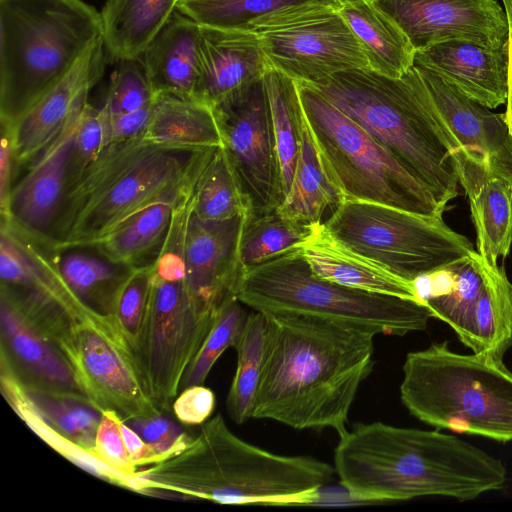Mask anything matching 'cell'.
Instances as JSON below:
<instances>
[{
  "instance_id": "obj_22",
  "label": "cell",
  "mask_w": 512,
  "mask_h": 512,
  "mask_svg": "<svg viewBox=\"0 0 512 512\" xmlns=\"http://www.w3.org/2000/svg\"><path fill=\"white\" fill-rule=\"evenodd\" d=\"M103 38L94 43L71 71L11 127L16 169L24 167L64 128L73 112L88 102L106 67Z\"/></svg>"
},
{
  "instance_id": "obj_28",
  "label": "cell",
  "mask_w": 512,
  "mask_h": 512,
  "mask_svg": "<svg viewBox=\"0 0 512 512\" xmlns=\"http://www.w3.org/2000/svg\"><path fill=\"white\" fill-rule=\"evenodd\" d=\"M300 249L312 273L322 279L353 289L420 301L413 283L345 248L326 231L323 223L314 227Z\"/></svg>"
},
{
  "instance_id": "obj_39",
  "label": "cell",
  "mask_w": 512,
  "mask_h": 512,
  "mask_svg": "<svg viewBox=\"0 0 512 512\" xmlns=\"http://www.w3.org/2000/svg\"><path fill=\"white\" fill-rule=\"evenodd\" d=\"M244 306L238 298H234L220 310L212 330L184 373L180 391L190 386L204 385L222 353L227 348L237 346L249 315Z\"/></svg>"
},
{
  "instance_id": "obj_3",
  "label": "cell",
  "mask_w": 512,
  "mask_h": 512,
  "mask_svg": "<svg viewBox=\"0 0 512 512\" xmlns=\"http://www.w3.org/2000/svg\"><path fill=\"white\" fill-rule=\"evenodd\" d=\"M141 494L205 499L228 505H298L303 494L328 486L334 466L307 456H285L236 436L221 414L173 456L138 469Z\"/></svg>"
},
{
  "instance_id": "obj_43",
  "label": "cell",
  "mask_w": 512,
  "mask_h": 512,
  "mask_svg": "<svg viewBox=\"0 0 512 512\" xmlns=\"http://www.w3.org/2000/svg\"><path fill=\"white\" fill-rule=\"evenodd\" d=\"M125 422L150 447L155 456V463L178 453L192 439L187 431L163 416V413L132 418Z\"/></svg>"
},
{
  "instance_id": "obj_4",
  "label": "cell",
  "mask_w": 512,
  "mask_h": 512,
  "mask_svg": "<svg viewBox=\"0 0 512 512\" xmlns=\"http://www.w3.org/2000/svg\"><path fill=\"white\" fill-rule=\"evenodd\" d=\"M215 149L160 146L140 138L107 145L67 191L48 244L89 245L144 207L190 192Z\"/></svg>"
},
{
  "instance_id": "obj_21",
  "label": "cell",
  "mask_w": 512,
  "mask_h": 512,
  "mask_svg": "<svg viewBox=\"0 0 512 512\" xmlns=\"http://www.w3.org/2000/svg\"><path fill=\"white\" fill-rule=\"evenodd\" d=\"M452 156L469 201L477 253L487 264L497 266L512 245V174L476 153L455 150Z\"/></svg>"
},
{
  "instance_id": "obj_37",
  "label": "cell",
  "mask_w": 512,
  "mask_h": 512,
  "mask_svg": "<svg viewBox=\"0 0 512 512\" xmlns=\"http://www.w3.org/2000/svg\"><path fill=\"white\" fill-rule=\"evenodd\" d=\"M191 212L202 220L225 221L245 215L246 207L222 147L215 149L190 195Z\"/></svg>"
},
{
  "instance_id": "obj_33",
  "label": "cell",
  "mask_w": 512,
  "mask_h": 512,
  "mask_svg": "<svg viewBox=\"0 0 512 512\" xmlns=\"http://www.w3.org/2000/svg\"><path fill=\"white\" fill-rule=\"evenodd\" d=\"M140 139L160 146L204 150L222 147L210 106L172 95H157Z\"/></svg>"
},
{
  "instance_id": "obj_46",
  "label": "cell",
  "mask_w": 512,
  "mask_h": 512,
  "mask_svg": "<svg viewBox=\"0 0 512 512\" xmlns=\"http://www.w3.org/2000/svg\"><path fill=\"white\" fill-rule=\"evenodd\" d=\"M152 106L153 104L137 111L116 115H106L101 110L107 145L140 138L149 123Z\"/></svg>"
},
{
  "instance_id": "obj_41",
  "label": "cell",
  "mask_w": 512,
  "mask_h": 512,
  "mask_svg": "<svg viewBox=\"0 0 512 512\" xmlns=\"http://www.w3.org/2000/svg\"><path fill=\"white\" fill-rule=\"evenodd\" d=\"M151 272L152 262L138 266L123 288L116 305L114 320L133 352L148 310Z\"/></svg>"
},
{
  "instance_id": "obj_5",
  "label": "cell",
  "mask_w": 512,
  "mask_h": 512,
  "mask_svg": "<svg viewBox=\"0 0 512 512\" xmlns=\"http://www.w3.org/2000/svg\"><path fill=\"white\" fill-rule=\"evenodd\" d=\"M102 38L83 0H0V123L23 117Z\"/></svg>"
},
{
  "instance_id": "obj_9",
  "label": "cell",
  "mask_w": 512,
  "mask_h": 512,
  "mask_svg": "<svg viewBox=\"0 0 512 512\" xmlns=\"http://www.w3.org/2000/svg\"><path fill=\"white\" fill-rule=\"evenodd\" d=\"M191 205L177 206L165 240L152 262L146 318L134 354L154 406L166 413L216 320L203 318L189 293L185 236Z\"/></svg>"
},
{
  "instance_id": "obj_29",
  "label": "cell",
  "mask_w": 512,
  "mask_h": 512,
  "mask_svg": "<svg viewBox=\"0 0 512 512\" xmlns=\"http://www.w3.org/2000/svg\"><path fill=\"white\" fill-rule=\"evenodd\" d=\"M51 254L76 298L94 313L114 317L119 296L138 266L112 260L92 246H51Z\"/></svg>"
},
{
  "instance_id": "obj_13",
  "label": "cell",
  "mask_w": 512,
  "mask_h": 512,
  "mask_svg": "<svg viewBox=\"0 0 512 512\" xmlns=\"http://www.w3.org/2000/svg\"><path fill=\"white\" fill-rule=\"evenodd\" d=\"M433 318L448 324L474 353L504 357L512 348V283L503 264L470 258L414 282Z\"/></svg>"
},
{
  "instance_id": "obj_48",
  "label": "cell",
  "mask_w": 512,
  "mask_h": 512,
  "mask_svg": "<svg viewBox=\"0 0 512 512\" xmlns=\"http://www.w3.org/2000/svg\"><path fill=\"white\" fill-rule=\"evenodd\" d=\"M121 432L124 443L134 465L139 469L142 466L155 464V456L150 447L125 421L121 420Z\"/></svg>"
},
{
  "instance_id": "obj_35",
  "label": "cell",
  "mask_w": 512,
  "mask_h": 512,
  "mask_svg": "<svg viewBox=\"0 0 512 512\" xmlns=\"http://www.w3.org/2000/svg\"><path fill=\"white\" fill-rule=\"evenodd\" d=\"M280 165L284 199L290 189L299 158L305 117L298 85L269 67L263 76Z\"/></svg>"
},
{
  "instance_id": "obj_32",
  "label": "cell",
  "mask_w": 512,
  "mask_h": 512,
  "mask_svg": "<svg viewBox=\"0 0 512 512\" xmlns=\"http://www.w3.org/2000/svg\"><path fill=\"white\" fill-rule=\"evenodd\" d=\"M191 191L144 207L95 242L84 246H92L118 262L135 266L150 264L165 240L177 206Z\"/></svg>"
},
{
  "instance_id": "obj_12",
  "label": "cell",
  "mask_w": 512,
  "mask_h": 512,
  "mask_svg": "<svg viewBox=\"0 0 512 512\" xmlns=\"http://www.w3.org/2000/svg\"><path fill=\"white\" fill-rule=\"evenodd\" d=\"M47 341L72 370L90 404L123 421L161 413L153 404L134 352L114 317L84 305L70 308L50 328Z\"/></svg>"
},
{
  "instance_id": "obj_18",
  "label": "cell",
  "mask_w": 512,
  "mask_h": 512,
  "mask_svg": "<svg viewBox=\"0 0 512 512\" xmlns=\"http://www.w3.org/2000/svg\"><path fill=\"white\" fill-rule=\"evenodd\" d=\"M415 86L438 132L451 152L482 155L512 173V139L504 114L470 99L432 72L411 68Z\"/></svg>"
},
{
  "instance_id": "obj_44",
  "label": "cell",
  "mask_w": 512,
  "mask_h": 512,
  "mask_svg": "<svg viewBox=\"0 0 512 512\" xmlns=\"http://www.w3.org/2000/svg\"><path fill=\"white\" fill-rule=\"evenodd\" d=\"M121 418L112 410L102 412L97 430L95 452L99 460L111 469L129 477L137 475L121 432Z\"/></svg>"
},
{
  "instance_id": "obj_24",
  "label": "cell",
  "mask_w": 512,
  "mask_h": 512,
  "mask_svg": "<svg viewBox=\"0 0 512 512\" xmlns=\"http://www.w3.org/2000/svg\"><path fill=\"white\" fill-rule=\"evenodd\" d=\"M1 367L32 391L90 404L69 365L46 339L0 299ZM91 405V404H90Z\"/></svg>"
},
{
  "instance_id": "obj_10",
  "label": "cell",
  "mask_w": 512,
  "mask_h": 512,
  "mask_svg": "<svg viewBox=\"0 0 512 512\" xmlns=\"http://www.w3.org/2000/svg\"><path fill=\"white\" fill-rule=\"evenodd\" d=\"M304 117L322 162L344 199L424 216L443 209L385 147L314 88L297 84Z\"/></svg>"
},
{
  "instance_id": "obj_25",
  "label": "cell",
  "mask_w": 512,
  "mask_h": 512,
  "mask_svg": "<svg viewBox=\"0 0 512 512\" xmlns=\"http://www.w3.org/2000/svg\"><path fill=\"white\" fill-rule=\"evenodd\" d=\"M269 67L255 31L200 25L199 102L212 107L262 79Z\"/></svg>"
},
{
  "instance_id": "obj_50",
  "label": "cell",
  "mask_w": 512,
  "mask_h": 512,
  "mask_svg": "<svg viewBox=\"0 0 512 512\" xmlns=\"http://www.w3.org/2000/svg\"><path fill=\"white\" fill-rule=\"evenodd\" d=\"M508 24L512 25V0H502Z\"/></svg>"
},
{
  "instance_id": "obj_7",
  "label": "cell",
  "mask_w": 512,
  "mask_h": 512,
  "mask_svg": "<svg viewBox=\"0 0 512 512\" xmlns=\"http://www.w3.org/2000/svg\"><path fill=\"white\" fill-rule=\"evenodd\" d=\"M400 398L413 417L437 430L512 441V371L502 358L459 354L447 341L409 352Z\"/></svg>"
},
{
  "instance_id": "obj_14",
  "label": "cell",
  "mask_w": 512,
  "mask_h": 512,
  "mask_svg": "<svg viewBox=\"0 0 512 512\" xmlns=\"http://www.w3.org/2000/svg\"><path fill=\"white\" fill-rule=\"evenodd\" d=\"M211 108L246 207L245 219L277 210L284 193L263 78Z\"/></svg>"
},
{
  "instance_id": "obj_34",
  "label": "cell",
  "mask_w": 512,
  "mask_h": 512,
  "mask_svg": "<svg viewBox=\"0 0 512 512\" xmlns=\"http://www.w3.org/2000/svg\"><path fill=\"white\" fill-rule=\"evenodd\" d=\"M344 200L322 162L305 120L301 150L290 189L277 212L288 220L314 227L327 209Z\"/></svg>"
},
{
  "instance_id": "obj_49",
  "label": "cell",
  "mask_w": 512,
  "mask_h": 512,
  "mask_svg": "<svg viewBox=\"0 0 512 512\" xmlns=\"http://www.w3.org/2000/svg\"><path fill=\"white\" fill-rule=\"evenodd\" d=\"M508 56V89L506 98V112L504 113V116L510 137L512 139V25H509Z\"/></svg>"
},
{
  "instance_id": "obj_23",
  "label": "cell",
  "mask_w": 512,
  "mask_h": 512,
  "mask_svg": "<svg viewBox=\"0 0 512 512\" xmlns=\"http://www.w3.org/2000/svg\"><path fill=\"white\" fill-rule=\"evenodd\" d=\"M414 65L489 109L506 103L508 44L489 48L466 40L445 41L417 50Z\"/></svg>"
},
{
  "instance_id": "obj_8",
  "label": "cell",
  "mask_w": 512,
  "mask_h": 512,
  "mask_svg": "<svg viewBox=\"0 0 512 512\" xmlns=\"http://www.w3.org/2000/svg\"><path fill=\"white\" fill-rule=\"evenodd\" d=\"M238 299L253 311L320 317L375 335L422 331L433 318L421 301L353 289L316 276L300 247L245 269Z\"/></svg>"
},
{
  "instance_id": "obj_31",
  "label": "cell",
  "mask_w": 512,
  "mask_h": 512,
  "mask_svg": "<svg viewBox=\"0 0 512 512\" xmlns=\"http://www.w3.org/2000/svg\"><path fill=\"white\" fill-rule=\"evenodd\" d=\"M179 0H106L100 12L106 52L137 60L176 10Z\"/></svg>"
},
{
  "instance_id": "obj_17",
  "label": "cell",
  "mask_w": 512,
  "mask_h": 512,
  "mask_svg": "<svg viewBox=\"0 0 512 512\" xmlns=\"http://www.w3.org/2000/svg\"><path fill=\"white\" fill-rule=\"evenodd\" d=\"M414 48L466 40L489 48L508 44L509 24L496 0H372Z\"/></svg>"
},
{
  "instance_id": "obj_36",
  "label": "cell",
  "mask_w": 512,
  "mask_h": 512,
  "mask_svg": "<svg viewBox=\"0 0 512 512\" xmlns=\"http://www.w3.org/2000/svg\"><path fill=\"white\" fill-rule=\"evenodd\" d=\"M267 334L264 313H249L241 338L235 347L236 371L228 391L226 408L236 424L252 418L255 398L261 378Z\"/></svg>"
},
{
  "instance_id": "obj_45",
  "label": "cell",
  "mask_w": 512,
  "mask_h": 512,
  "mask_svg": "<svg viewBox=\"0 0 512 512\" xmlns=\"http://www.w3.org/2000/svg\"><path fill=\"white\" fill-rule=\"evenodd\" d=\"M215 395L204 385H194L181 390L172 404L177 420L184 425H202L215 408Z\"/></svg>"
},
{
  "instance_id": "obj_20",
  "label": "cell",
  "mask_w": 512,
  "mask_h": 512,
  "mask_svg": "<svg viewBox=\"0 0 512 512\" xmlns=\"http://www.w3.org/2000/svg\"><path fill=\"white\" fill-rule=\"evenodd\" d=\"M86 103L73 112L61 132L24 166V175L12 187L7 213L1 217L45 243L67 192L70 152Z\"/></svg>"
},
{
  "instance_id": "obj_42",
  "label": "cell",
  "mask_w": 512,
  "mask_h": 512,
  "mask_svg": "<svg viewBox=\"0 0 512 512\" xmlns=\"http://www.w3.org/2000/svg\"><path fill=\"white\" fill-rule=\"evenodd\" d=\"M106 146L105 121L101 109L87 102L81 113L70 152L67 191Z\"/></svg>"
},
{
  "instance_id": "obj_30",
  "label": "cell",
  "mask_w": 512,
  "mask_h": 512,
  "mask_svg": "<svg viewBox=\"0 0 512 512\" xmlns=\"http://www.w3.org/2000/svg\"><path fill=\"white\" fill-rule=\"evenodd\" d=\"M338 12L366 57L368 68L400 78L413 66L416 49L402 29L372 0H339Z\"/></svg>"
},
{
  "instance_id": "obj_47",
  "label": "cell",
  "mask_w": 512,
  "mask_h": 512,
  "mask_svg": "<svg viewBox=\"0 0 512 512\" xmlns=\"http://www.w3.org/2000/svg\"><path fill=\"white\" fill-rule=\"evenodd\" d=\"M16 175V162L13 150L11 127L1 123L0 144V212L7 213L9 198Z\"/></svg>"
},
{
  "instance_id": "obj_38",
  "label": "cell",
  "mask_w": 512,
  "mask_h": 512,
  "mask_svg": "<svg viewBox=\"0 0 512 512\" xmlns=\"http://www.w3.org/2000/svg\"><path fill=\"white\" fill-rule=\"evenodd\" d=\"M314 227L288 220L277 210L249 220L245 219L239 247L243 269L262 264L275 256L301 247L312 234Z\"/></svg>"
},
{
  "instance_id": "obj_40",
  "label": "cell",
  "mask_w": 512,
  "mask_h": 512,
  "mask_svg": "<svg viewBox=\"0 0 512 512\" xmlns=\"http://www.w3.org/2000/svg\"><path fill=\"white\" fill-rule=\"evenodd\" d=\"M156 95L138 60L121 61L115 71L101 110L116 115L151 106Z\"/></svg>"
},
{
  "instance_id": "obj_15",
  "label": "cell",
  "mask_w": 512,
  "mask_h": 512,
  "mask_svg": "<svg viewBox=\"0 0 512 512\" xmlns=\"http://www.w3.org/2000/svg\"><path fill=\"white\" fill-rule=\"evenodd\" d=\"M1 390L19 417L63 457L102 480L131 491L136 478L121 474L99 460L95 452L102 413L87 402L25 389L1 367Z\"/></svg>"
},
{
  "instance_id": "obj_26",
  "label": "cell",
  "mask_w": 512,
  "mask_h": 512,
  "mask_svg": "<svg viewBox=\"0 0 512 512\" xmlns=\"http://www.w3.org/2000/svg\"><path fill=\"white\" fill-rule=\"evenodd\" d=\"M137 60L156 96L198 101L200 25L194 20L175 10Z\"/></svg>"
},
{
  "instance_id": "obj_2",
  "label": "cell",
  "mask_w": 512,
  "mask_h": 512,
  "mask_svg": "<svg viewBox=\"0 0 512 512\" xmlns=\"http://www.w3.org/2000/svg\"><path fill=\"white\" fill-rule=\"evenodd\" d=\"M334 468L340 485L361 502L470 501L507 481L499 458L455 435L383 422L356 423L340 435Z\"/></svg>"
},
{
  "instance_id": "obj_11",
  "label": "cell",
  "mask_w": 512,
  "mask_h": 512,
  "mask_svg": "<svg viewBox=\"0 0 512 512\" xmlns=\"http://www.w3.org/2000/svg\"><path fill=\"white\" fill-rule=\"evenodd\" d=\"M342 246L413 283L471 257V242L440 216L344 199L323 222Z\"/></svg>"
},
{
  "instance_id": "obj_27",
  "label": "cell",
  "mask_w": 512,
  "mask_h": 512,
  "mask_svg": "<svg viewBox=\"0 0 512 512\" xmlns=\"http://www.w3.org/2000/svg\"><path fill=\"white\" fill-rule=\"evenodd\" d=\"M339 6V0H179L176 10L199 25L259 33Z\"/></svg>"
},
{
  "instance_id": "obj_6",
  "label": "cell",
  "mask_w": 512,
  "mask_h": 512,
  "mask_svg": "<svg viewBox=\"0 0 512 512\" xmlns=\"http://www.w3.org/2000/svg\"><path fill=\"white\" fill-rule=\"evenodd\" d=\"M308 86L385 147L443 209L458 195L452 152L421 99L411 69L400 78L369 68L350 69Z\"/></svg>"
},
{
  "instance_id": "obj_16",
  "label": "cell",
  "mask_w": 512,
  "mask_h": 512,
  "mask_svg": "<svg viewBox=\"0 0 512 512\" xmlns=\"http://www.w3.org/2000/svg\"><path fill=\"white\" fill-rule=\"evenodd\" d=\"M258 35L269 66L297 84L315 85L341 71L368 68L338 9Z\"/></svg>"
},
{
  "instance_id": "obj_1",
  "label": "cell",
  "mask_w": 512,
  "mask_h": 512,
  "mask_svg": "<svg viewBox=\"0 0 512 512\" xmlns=\"http://www.w3.org/2000/svg\"><path fill=\"white\" fill-rule=\"evenodd\" d=\"M266 347L252 418L344 434L373 370L374 333L296 313H264Z\"/></svg>"
},
{
  "instance_id": "obj_19",
  "label": "cell",
  "mask_w": 512,
  "mask_h": 512,
  "mask_svg": "<svg viewBox=\"0 0 512 512\" xmlns=\"http://www.w3.org/2000/svg\"><path fill=\"white\" fill-rule=\"evenodd\" d=\"M245 215L225 221L191 215L185 236L187 284L198 313L216 320L224 305L238 298L243 275L240 238Z\"/></svg>"
}]
</instances>
